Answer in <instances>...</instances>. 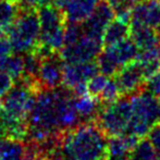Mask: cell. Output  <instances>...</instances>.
Wrapping results in <instances>:
<instances>
[{
    "mask_svg": "<svg viewBox=\"0 0 160 160\" xmlns=\"http://www.w3.org/2000/svg\"><path fill=\"white\" fill-rule=\"evenodd\" d=\"M147 136L148 139L150 141V143L155 147V149L160 155V121L152 125V128L149 130V132H148Z\"/></svg>",
    "mask_w": 160,
    "mask_h": 160,
    "instance_id": "obj_27",
    "label": "cell"
},
{
    "mask_svg": "<svg viewBox=\"0 0 160 160\" xmlns=\"http://www.w3.org/2000/svg\"><path fill=\"white\" fill-rule=\"evenodd\" d=\"M131 120L132 107L130 96L120 97L113 102L102 105L96 118L97 123L108 137L127 133Z\"/></svg>",
    "mask_w": 160,
    "mask_h": 160,
    "instance_id": "obj_4",
    "label": "cell"
},
{
    "mask_svg": "<svg viewBox=\"0 0 160 160\" xmlns=\"http://www.w3.org/2000/svg\"><path fill=\"white\" fill-rule=\"evenodd\" d=\"M21 9H38L52 3V0H17Z\"/></svg>",
    "mask_w": 160,
    "mask_h": 160,
    "instance_id": "obj_28",
    "label": "cell"
},
{
    "mask_svg": "<svg viewBox=\"0 0 160 160\" xmlns=\"http://www.w3.org/2000/svg\"><path fill=\"white\" fill-rule=\"evenodd\" d=\"M116 12L108 0H102L92 12V14L82 23L83 34L102 42V36L108 24L114 19Z\"/></svg>",
    "mask_w": 160,
    "mask_h": 160,
    "instance_id": "obj_8",
    "label": "cell"
},
{
    "mask_svg": "<svg viewBox=\"0 0 160 160\" xmlns=\"http://www.w3.org/2000/svg\"><path fill=\"white\" fill-rule=\"evenodd\" d=\"M26 144L12 137L0 138V160H24Z\"/></svg>",
    "mask_w": 160,
    "mask_h": 160,
    "instance_id": "obj_18",
    "label": "cell"
},
{
    "mask_svg": "<svg viewBox=\"0 0 160 160\" xmlns=\"http://www.w3.org/2000/svg\"><path fill=\"white\" fill-rule=\"evenodd\" d=\"M1 70L6 71L13 81H18L23 76L24 72V59H23V53H11V55L7 56L1 63Z\"/></svg>",
    "mask_w": 160,
    "mask_h": 160,
    "instance_id": "obj_21",
    "label": "cell"
},
{
    "mask_svg": "<svg viewBox=\"0 0 160 160\" xmlns=\"http://www.w3.org/2000/svg\"><path fill=\"white\" fill-rule=\"evenodd\" d=\"M131 36V24L122 19H113L105 30L102 36L103 47L111 46L127 39Z\"/></svg>",
    "mask_w": 160,
    "mask_h": 160,
    "instance_id": "obj_16",
    "label": "cell"
},
{
    "mask_svg": "<svg viewBox=\"0 0 160 160\" xmlns=\"http://www.w3.org/2000/svg\"><path fill=\"white\" fill-rule=\"evenodd\" d=\"M121 96L123 95L121 93L120 87H119L117 81L114 80V78H109L107 85L105 86L100 95L98 96V99L101 105H108V103H111L113 101L118 100Z\"/></svg>",
    "mask_w": 160,
    "mask_h": 160,
    "instance_id": "obj_22",
    "label": "cell"
},
{
    "mask_svg": "<svg viewBox=\"0 0 160 160\" xmlns=\"http://www.w3.org/2000/svg\"><path fill=\"white\" fill-rule=\"evenodd\" d=\"M99 72L97 61L75 62L64 63L63 69V84L65 87L72 89L76 85L85 84Z\"/></svg>",
    "mask_w": 160,
    "mask_h": 160,
    "instance_id": "obj_11",
    "label": "cell"
},
{
    "mask_svg": "<svg viewBox=\"0 0 160 160\" xmlns=\"http://www.w3.org/2000/svg\"><path fill=\"white\" fill-rule=\"evenodd\" d=\"M127 160H160V155L155 149L148 137H142L130 152Z\"/></svg>",
    "mask_w": 160,
    "mask_h": 160,
    "instance_id": "obj_20",
    "label": "cell"
},
{
    "mask_svg": "<svg viewBox=\"0 0 160 160\" xmlns=\"http://www.w3.org/2000/svg\"><path fill=\"white\" fill-rule=\"evenodd\" d=\"M159 32H160V31H159Z\"/></svg>",
    "mask_w": 160,
    "mask_h": 160,
    "instance_id": "obj_33",
    "label": "cell"
},
{
    "mask_svg": "<svg viewBox=\"0 0 160 160\" xmlns=\"http://www.w3.org/2000/svg\"><path fill=\"white\" fill-rule=\"evenodd\" d=\"M107 160H123V159H117V158H110V157H108Z\"/></svg>",
    "mask_w": 160,
    "mask_h": 160,
    "instance_id": "obj_31",
    "label": "cell"
},
{
    "mask_svg": "<svg viewBox=\"0 0 160 160\" xmlns=\"http://www.w3.org/2000/svg\"><path fill=\"white\" fill-rule=\"evenodd\" d=\"M136 61L144 78L147 81L160 70V46L141 50Z\"/></svg>",
    "mask_w": 160,
    "mask_h": 160,
    "instance_id": "obj_17",
    "label": "cell"
},
{
    "mask_svg": "<svg viewBox=\"0 0 160 160\" xmlns=\"http://www.w3.org/2000/svg\"><path fill=\"white\" fill-rule=\"evenodd\" d=\"M13 83H14L13 78L6 71L0 69V99L12 87Z\"/></svg>",
    "mask_w": 160,
    "mask_h": 160,
    "instance_id": "obj_26",
    "label": "cell"
},
{
    "mask_svg": "<svg viewBox=\"0 0 160 160\" xmlns=\"http://www.w3.org/2000/svg\"><path fill=\"white\" fill-rule=\"evenodd\" d=\"M113 78L124 96H131L145 89L146 80L136 60L124 65L120 71L117 72L116 75H113Z\"/></svg>",
    "mask_w": 160,
    "mask_h": 160,
    "instance_id": "obj_10",
    "label": "cell"
},
{
    "mask_svg": "<svg viewBox=\"0 0 160 160\" xmlns=\"http://www.w3.org/2000/svg\"><path fill=\"white\" fill-rule=\"evenodd\" d=\"M103 48L102 42L89 36L83 35L71 45H65L60 51L65 63L93 61L99 56Z\"/></svg>",
    "mask_w": 160,
    "mask_h": 160,
    "instance_id": "obj_6",
    "label": "cell"
},
{
    "mask_svg": "<svg viewBox=\"0 0 160 160\" xmlns=\"http://www.w3.org/2000/svg\"><path fill=\"white\" fill-rule=\"evenodd\" d=\"M131 38L139 50L160 46V32L156 28L146 25L131 26Z\"/></svg>",
    "mask_w": 160,
    "mask_h": 160,
    "instance_id": "obj_14",
    "label": "cell"
},
{
    "mask_svg": "<svg viewBox=\"0 0 160 160\" xmlns=\"http://www.w3.org/2000/svg\"><path fill=\"white\" fill-rule=\"evenodd\" d=\"M40 23L36 9H21L8 32L14 52L24 53L35 49L39 42Z\"/></svg>",
    "mask_w": 160,
    "mask_h": 160,
    "instance_id": "obj_3",
    "label": "cell"
},
{
    "mask_svg": "<svg viewBox=\"0 0 160 160\" xmlns=\"http://www.w3.org/2000/svg\"><path fill=\"white\" fill-rule=\"evenodd\" d=\"M139 49L132 38H127L111 46L103 47L97 57L99 72L107 76H113L124 65L135 61Z\"/></svg>",
    "mask_w": 160,
    "mask_h": 160,
    "instance_id": "obj_5",
    "label": "cell"
},
{
    "mask_svg": "<svg viewBox=\"0 0 160 160\" xmlns=\"http://www.w3.org/2000/svg\"><path fill=\"white\" fill-rule=\"evenodd\" d=\"M131 26L146 25L160 31V0H141L131 9Z\"/></svg>",
    "mask_w": 160,
    "mask_h": 160,
    "instance_id": "obj_9",
    "label": "cell"
},
{
    "mask_svg": "<svg viewBox=\"0 0 160 160\" xmlns=\"http://www.w3.org/2000/svg\"><path fill=\"white\" fill-rule=\"evenodd\" d=\"M139 139V137L128 133L110 136L108 139V157L127 160Z\"/></svg>",
    "mask_w": 160,
    "mask_h": 160,
    "instance_id": "obj_12",
    "label": "cell"
},
{
    "mask_svg": "<svg viewBox=\"0 0 160 160\" xmlns=\"http://www.w3.org/2000/svg\"><path fill=\"white\" fill-rule=\"evenodd\" d=\"M159 121H160V119H159Z\"/></svg>",
    "mask_w": 160,
    "mask_h": 160,
    "instance_id": "obj_32",
    "label": "cell"
},
{
    "mask_svg": "<svg viewBox=\"0 0 160 160\" xmlns=\"http://www.w3.org/2000/svg\"><path fill=\"white\" fill-rule=\"evenodd\" d=\"M13 52V48L7 35H0V58H4Z\"/></svg>",
    "mask_w": 160,
    "mask_h": 160,
    "instance_id": "obj_29",
    "label": "cell"
},
{
    "mask_svg": "<svg viewBox=\"0 0 160 160\" xmlns=\"http://www.w3.org/2000/svg\"><path fill=\"white\" fill-rule=\"evenodd\" d=\"M101 106L102 105L100 103L99 99L92 96L89 93L74 97V107L80 114L82 122L96 120Z\"/></svg>",
    "mask_w": 160,
    "mask_h": 160,
    "instance_id": "obj_15",
    "label": "cell"
},
{
    "mask_svg": "<svg viewBox=\"0 0 160 160\" xmlns=\"http://www.w3.org/2000/svg\"><path fill=\"white\" fill-rule=\"evenodd\" d=\"M70 1L71 0H52V4L57 7V8H59L60 10L63 11L67 8L68 4L70 3Z\"/></svg>",
    "mask_w": 160,
    "mask_h": 160,
    "instance_id": "obj_30",
    "label": "cell"
},
{
    "mask_svg": "<svg viewBox=\"0 0 160 160\" xmlns=\"http://www.w3.org/2000/svg\"><path fill=\"white\" fill-rule=\"evenodd\" d=\"M64 60L60 52H52L42 58L37 83L40 89H53L63 84Z\"/></svg>",
    "mask_w": 160,
    "mask_h": 160,
    "instance_id": "obj_7",
    "label": "cell"
},
{
    "mask_svg": "<svg viewBox=\"0 0 160 160\" xmlns=\"http://www.w3.org/2000/svg\"><path fill=\"white\" fill-rule=\"evenodd\" d=\"M83 34L82 24L75 23V22H67L64 28V45H71L80 39ZM63 48V47H62Z\"/></svg>",
    "mask_w": 160,
    "mask_h": 160,
    "instance_id": "obj_24",
    "label": "cell"
},
{
    "mask_svg": "<svg viewBox=\"0 0 160 160\" xmlns=\"http://www.w3.org/2000/svg\"><path fill=\"white\" fill-rule=\"evenodd\" d=\"M132 107V120L127 133L145 137L154 124L160 119V101L146 89L130 96Z\"/></svg>",
    "mask_w": 160,
    "mask_h": 160,
    "instance_id": "obj_2",
    "label": "cell"
},
{
    "mask_svg": "<svg viewBox=\"0 0 160 160\" xmlns=\"http://www.w3.org/2000/svg\"><path fill=\"white\" fill-rule=\"evenodd\" d=\"M108 135L96 120L62 132L56 152L62 160H107Z\"/></svg>",
    "mask_w": 160,
    "mask_h": 160,
    "instance_id": "obj_1",
    "label": "cell"
},
{
    "mask_svg": "<svg viewBox=\"0 0 160 160\" xmlns=\"http://www.w3.org/2000/svg\"><path fill=\"white\" fill-rule=\"evenodd\" d=\"M109 78L110 76H107L102 73H97L95 76H93L87 82V91H88V93L92 96L98 98V96L100 95L101 92L105 88V86L107 85Z\"/></svg>",
    "mask_w": 160,
    "mask_h": 160,
    "instance_id": "obj_23",
    "label": "cell"
},
{
    "mask_svg": "<svg viewBox=\"0 0 160 160\" xmlns=\"http://www.w3.org/2000/svg\"><path fill=\"white\" fill-rule=\"evenodd\" d=\"M102 0H71L63 10L67 22L82 23Z\"/></svg>",
    "mask_w": 160,
    "mask_h": 160,
    "instance_id": "obj_13",
    "label": "cell"
},
{
    "mask_svg": "<svg viewBox=\"0 0 160 160\" xmlns=\"http://www.w3.org/2000/svg\"><path fill=\"white\" fill-rule=\"evenodd\" d=\"M145 89L152 95L160 97V70L146 81Z\"/></svg>",
    "mask_w": 160,
    "mask_h": 160,
    "instance_id": "obj_25",
    "label": "cell"
},
{
    "mask_svg": "<svg viewBox=\"0 0 160 160\" xmlns=\"http://www.w3.org/2000/svg\"><path fill=\"white\" fill-rule=\"evenodd\" d=\"M21 8L17 0H0V35H7Z\"/></svg>",
    "mask_w": 160,
    "mask_h": 160,
    "instance_id": "obj_19",
    "label": "cell"
}]
</instances>
